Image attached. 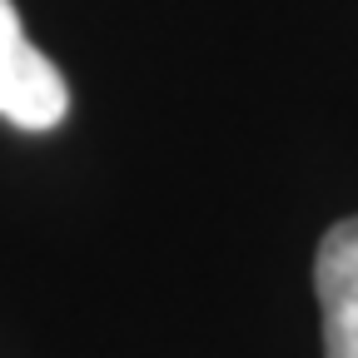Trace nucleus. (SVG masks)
Wrapping results in <instances>:
<instances>
[{
	"instance_id": "1",
	"label": "nucleus",
	"mask_w": 358,
	"mask_h": 358,
	"mask_svg": "<svg viewBox=\"0 0 358 358\" xmlns=\"http://www.w3.org/2000/svg\"><path fill=\"white\" fill-rule=\"evenodd\" d=\"M70 110V85L55 60L25 40V25L10 0H0V120L15 129H55Z\"/></svg>"
},
{
	"instance_id": "2",
	"label": "nucleus",
	"mask_w": 358,
	"mask_h": 358,
	"mask_svg": "<svg viewBox=\"0 0 358 358\" xmlns=\"http://www.w3.org/2000/svg\"><path fill=\"white\" fill-rule=\"evenodd\" d=\"M313 294L324 308V358H358V214L324 234L313 254Z\"/></svg>"
}]
</instances>
